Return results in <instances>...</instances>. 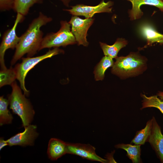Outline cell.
Wrapping results in <instances>:
<instances>
[{
	"label": "cell",
	"mask_w": 163,
	"mask_h": 163,
	"mask_svg": "<svg viewBox=\"0 0 163 163\" xmlns=\"http://www.w3.org/2000/svg\"><path fill=\"white\" fill-rule=\"evenodd\" d=\"M67 142L58 139L51 138L49 140L47 154L51 160H57L67 154Z\"/></svg>",
	"instance_id": "cell-13"
},
{
	"label": "cell",
	"mask_w": 163,
	"mask_h": 163,
	"mask_svg": "<svg viewBox=\"0 0 163 163\" xmlns=\"http://www.w3.org/2000/svg\"><path fill=\"white\" fill-rule=\"evenodd\" d=\"M8 145L6 140H5L3 138L1 137L0 139V150L6 146Z\"/></svg>",
	"instance_id": "cell-24"
},
{
	"label": "cell",
	"mask_w": 163,
	"mask_h": 163,
	"mask_svg": "<svg viewBox=\"0 0 163 163\" xmlns=\"http://www.w3.org/2000/svg\"><path fill=\"white\" fill-rule=\"evenodd\" d=\"M161 0L163 2V0Z\"/></svg>",
	"instance_id": "cell-27"
},
{
	"label": "cell",
	"mask_w": 163,
	"mask_h": 163,
	"mask_svg": "<svg viewBox=\"0 0 163 163\" xmlns=\"http://www.w3.org/2000/svg\"><path fill=\"white\" fill-rule=\"evenodd\" d=\"M11 85L12 91L8 97L10 108L20 117L22 126L25 127L32 121L35 111L30 101L22 94L21 88L17 82L14 81Z\"/></svg>",
	"instance_id": "cell-3"
},
{
	"label": "cell",
	"mask_w": 163,
	"mask_h": 163,
	"mask_svg": "<svg viewBox=\"0 0 163 163\" xmlns=\"http://www.w3.org/2000/svg\"><path fill=\"white\" fill-rule=\"evenodd\" d=\"M113 4L111 1L105 2L104 0H102L99 4L96 6L80 4L71 6L70 9L63 10L69 12L73 16H84L86 18H90L96 13L111 12Z\"/></svg>",
	"instance_id": "cell-7"
},
{
	"label": "cell",
	"mask_w": 163,
	"mask_h": 163,
	"mask_svg": "<svg viewBox=\"0 0 163 163\" xmlns=\"http://www.w3.org/2000/svg\"><path fill=\"white\" fill-rule=\"evenodd\" d=\"M52 20V18L41 12L39 13L38 17L32 21L25 32L20 37V41L11 61V66L24 54H27L28 57H31L39 51L43 38V33L40 29Z\"/></svg>",
	"instance_id": "cell-1"
},
{
	"label": "cell",
	"mask_w": 163,
	"mask_h": 163,
	"mask_svg": "<svg viewBox=\"0 0 163 163\" xmlns=\"http://www.w3.org/2000/svg\"><path fill=\"white\" fill-rule=\"evenodd\" d=\"M44 0H15L13 10L23 16L26 15L34 4H42Z\"/></svg>",
	"instance_id": "cell-19"
},
{
	"label": "cell",
	"mask_w": 163,
	"mask_h": 163,
	"mask_svg": "<svg viewBox=\"0 0 163 163\" xmlns=\"http://www.w3.org/2000/svg\"><path fill=\"white\" fill-rule=\"evenodd\" d=\"M131 2L132 7L129 12V16L131 20L140 18L143 14L140 9L143 5L155 6L163 12V2L161 0H126Z\"/></svg>",
	"instance_id": "cell-12"
},
{
	"label": "cell",
	"mask_w": 163,
	"mask_h": 163,
	"mask_svg": "<svg viewBox=\"0 0 163 163\" xmlns=\"http://www.w3.org/2000/svg\"><path fill=\"white\" fill-rule=\"evenodd\" d=\"M15 0H0V10L5 11L13 9Z\"/></svg>",
	"instance_id": "cell-23"
},
{
	"label": "cell",
	"mask_w": 163,
	"mask_h": 163,
	"mask_svg": "<svg viewBox=\"0 0 163 163\" xmlns=\"http://www.w3.org/2000/svg\"><path fill=\"white\" fill-rule=\"evenodd\" d=\"M37 129L36 126L30 124L24 127L23 132L18 133L6 140L8 145L23 147L34 145V141L38 136Z\"/></svg>",
	"instance_id": "cell-10"
},
{
	"label": "cell",
	"mask_w": 163,
	"mask_h": 163,
	"mask_svg": "<svg viewBox=\"0 0 163 163\" xmlns=\"http://www.w3.org/2000/svg\"><path fill=\"white\" fill-rule=\"evenodd\" d=\"M157 95L160 97L161 99L163 101V91H159L157 94Z\"/></svg>",
	"instance_id": "cell-26"
},
{
	"label": "cell",
	"mask_w": 163,
	"mask_h": 163,
	"mask_svg": "<svg viewBox=\"0 0 163 163\" xmlns=\"http://www.w3.org/2000/svg\"><path fill=\"white\" fill-rule=\"evenodd\" d=\"M127 41L122 38H118L114 43L112 45H109L105 43L100 42V45L105 56L112 59L117 58L119 51L127 44Z\"/></svg>",
	"instance_id": "cell-15"
},
{
	"label": "cell",
	"mask_w": 163,
	"mask_h": 163,
	"mask_svg": "<svg viewBox=\"0 0 163 163\" xmlns=\"http://www.w3.org/2000/svg\"><path fill=\"white\" fill-rule=\"evenodd\" d=\"M17 13L13 26L11 29L6 31L2 37L0 46V64L1 69L7 68L5 64L4 59L6 51L8 49L14 50L16 48L20 40V37L16 34V29L18 24L23 21L24 16L19 13Z\"/></svg>",
	"instance_id": "cell-6"
},
{
	"label": "cell",
	"mask_w": 163,
	"mask_h": 163,
	"mask_svg": "<svg viewBox=\"0 0 163 163\" xmlns=\"http://www.w3.org/2000/svg\"><path fill=\"white\" fill-rule=\"evenodd\" d=\"M60 23L61 27L57 32L49 33L43 38L39 51L44 48L64 47L76 43L70 30L71 25L66 21H62Z\"/></svg>",
	"instance_id": "cell-4"
},
{
	"label": "cell",
	"mask_w": 163,
	"mask_h": 163,
	"mask_svg": "<svg viewBox=\"0 0 163 163\" xmlns=\"http://www.w3.org/2000/svg\"><path fill=\"white\" fill-rule=\"evenodd\" d=\"M143 98L141 109L147 107H154L158 109L163 114V101L157 95L147 97L145 94H141Z\"/></svg>",
	"instance_id": "cell-21"
},
{
	"label": "cell",
	"mask_w": 163,
	"mask_h": 163,
	"mask_svg": "<svg viewBox=\"0 0 163 163\" xmlns=\"http://www.w3.org/2000/svg\"><path fill=\"white\" fill-rule=\"evenodd\" d=\"M116 59L111 72L121 79L137 76L147 68L146 58L137 53H131L126 56L118 57Z\"/></svg>",
	"instance_id": "cell-2"
},
{
	"label": "cell",
	"mask_w": 163,
	"mask_h": 163,
	"mask_svg": "<svg viewBox=\"0 0 163 163\" xmlns=\"http://www.w3.org/2000/svg\"><path fill=\"white\" fill-rule=\"evenodd\" d=\"M140 145L119 144L115 147L117 149H120L125 150L127 156L133 163L140 162L141 149Z\"/></svg>",
	"instance_id": "cell-16"
},
{
	"label": "cell",
	"mask_w": 163,
	"mask_h": 163,
	"mask_svg": "<svg viewBox=\"0 0 163 163\" xmlns=\"http://www.w3.org/2000/svg\"><path fill=\"white\" fill-rule=\"evenodd\" d=\"M114 62L113 59L105 56L96 66L94 71V78L96 81L102 80L104 77V73L109 67H112Z\"/></svg>",
	"instance_id": "cell-17"
},
{
	"label": "cell",
	"mask_w": 163,
	"mask_h": 163,
	"mask_svg": "<svg viewBox=\"0 0 163 163\" xmlns=\"http://www.w3.org/2000/svg\"><path fill=\"white\" fill-rule=\"evenodd\" d=\"M9 104L8 100L4 98L3 96L0 97V125L11 123L13 119L12 114L8 107Z\"/></svg>",
	"instance_id": "cell-20"
},
{
	"label": "cell",
	"mask_w": 163,
	"mask_h": 163,
	"mask_svg": "<svg viewBox=\"0 0 163 163\" xmlns=\"http://www.w3.org/2000/svg\"><path fill=\"white\" fill-rule=\"evenodd\" d=\"M63 52V51L62 50L58 48H54L41 56L34 57H22L21 63L15 65L14 69L16 72L17 79L18 80L21 88L25 95L27 96L29 93V91L27 89L25 85V78L28 72L41 61Z\"/></svg>",
	"instance_id": "cell-5"
},
{
	"label": "cell",
	"mask_w": 163,
	"mask_h": 163,
	"mask_svg": "<svg viewBox=\"0 0 163 163\" xmlns=\"http://www.w3.org/2000/svg\"><path fill=\"white\" fill-rule=\"evenodd\" d=\"M16 79V74L14 68L11 67L8 69H1L0 72V87L11 85Z\"/></svg>",
	"instance_id": "cell-22"
},
{
	"label": "cell",
	"mask_w": 163,
	"mask_h": 163,
	"mask_svg": "<svg viewBox=\"0 0 163 163\" xmlns=\"http://www.w3.org/2000/svg\"><path fill=\"white\" fill-rule=\"evenodd\" d=\"M67 154L79 156L88 160L98 161L102 163L108 162L96 153L95 148L89 144L67 142Z\"/></svg>",
	"instance_id": "cell-9"
},
{
	"label": "cell",
	"mask_w": 163,
	"mask_h": 163,
	"mask_svg": "<svg viewBox=\"0 0 163 163\" xmlns=\"http://www.w3.org/2000/svg\"><path fill=\"white\" fill-rule=\"evenodd\" d=\"M152 123V118L147 121L145 127L143 129L136 132L131 143L135 145H144L147 142L150 134Z\"/></svg>",
	"instance_id": "cell-18"
},
{
	"label": "cell",
	"mask_w": 163,
	"mask_h": 163,
	"mask_svg": "<svg viewBox=\"0 0 163 163\" xmlns=\"http://www.w3.org/2000/svg\"><path fill=\"white\" fill-rule=\"evenodd\" d=\"M66 7H68L70 2L73 0H59Z\"/></svg>",
	"instance_id": "cell-25"
},
{
	"label": "cell",
	"mask_w": 163,
	"mask_h": 163,
	"mask_svg": "<svg viewBox=\"0 0 163 163\" xmlns=\"http://www.w3.org/2000/svg\"><path fill=\"white\" fill-rule=\"evenodd\" d=\"M94 21V19L91 18L83 19L77 16L71 17L68 22L71 25V31L78 45L85 46L88 45L86 38L87 31Z\"/></svg>",
	"instance_id": "cell-8"
},
{
	"label": "cell",
	"mask_w": 163,
	"mask_h": 163,
	"mask_svg": "<svg viewBox=\"0 0 163 163\" xmlns=\"http://www.w3.org/2000/svg\"><path fill=\"white\" fill-rule=\"evenodd\" d=\"M140 30L147 40L146 46L151 45L155 43H163V34L158 32L150 25L143 24L140 26Z\"/></svg>",
	"instance_id": "cell-14"
},
{
	"label": "cell",
	"mask_w": 163,
	"mask_h": 163,
	"mask_svg": "<svg viewBox=\"0 0 163 163\" xmlns=\"http://www.w3.org/2000/svg\"><path fill=\"white\" fill-rule=\"evenodd\" d=\"M152 119L151 131L147 142L149 143L161 162L163 163V135L155 117H153Z\"/></svg>",
	"instance_id": "cell-11"
}]
</instances>
